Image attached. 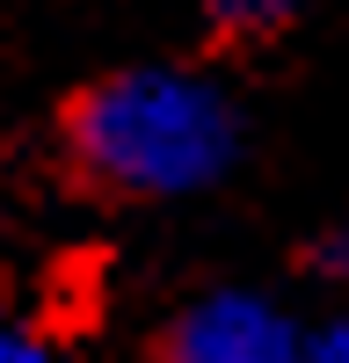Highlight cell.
I'll use <instances>...</instances> for the list:
<instances>
[{
  "instance_id": "cell-1",
  "label": "cell",
  "mask_w": 349,
  "mask_h": 363,
  "mask_svg": "<svg viewBox=\"0 0 349 363\" xmlns=\"http://www.w3.org/2000/svg\"><path fill=\"white\" fill-rule=\"evenodd\" d=\"M240 102L189 66H124L95 80L66 116V153L87 182L116 196H196L218 189L240 160Z\"/></svg>"
},
{
  "instance_id": "cell-2",
  "label": "cell",
  "mask_w": 349,
  "mask_h": 363,
  "mask_svg": "<svg viewBox=\"0 0 349 363\" xmlns=\"http://www.w3.org/2000/svg\"><path fill=\"white\" fill-rule=\"evenodd\" d=\"M160 363H313V335L262 291H204L167 320Z\"/></svg>"
},
{
  "instance_id": "cell-3",
  "label": "cell",
  "mask_w": 349,
  "mask_h": 363,
  "mask_svg": "<svg viewBox=\"0 0 349 363\" xmlns=\"http://www.w3.org/2000/svg\"><path fill=\"white\" fill-rule=\"evenodd\" d=\"M204 22L233 44H255V37H277V29L299 15V0H196Z\"/></svg>"
},
{
  "instance_id": "cell-4",
  "label": "cell",
  "mask_w": 349,
  "mask_h": 363,
  "mask_svg": "<svg viewBox=\"0 0 349 363\" xmlns=\"http://www.w3.org/2000/svg\"><path fill=\"white\" fill-rule=\"evenodd\" d=\"M313 277H328V284H349V218H335L328 233L313 240Z\"/></svg>"
},
{
  "instance_id": "cell-5",
  "label": "cell",
  "mask_w": 349,
  "mask_h": 363,
  "mask_svg": "<svg viewBox=\"0 0 349 363\" xmlns=\"http://www.w3.org/2000/svg\"><path fill=\"white\" fill-rule=\"evenodd\" d=\"M0 363H58V356H51L37 335H29V327H22L8 306H0Z\"/></svg>"
},
{
  "instance_id": "cell-6",
  "label": "cell",
  "mask_w": 349,
  "mask_h": 363,
  "mask_svg": "<svg viewBox=\"0 0 349 363\" xmlns=\"http://www.w3.org/2000/svg\"><path fill=\"white\" fill-rule=\"evenodd\" d=\"M313 363H349V320L313 327Z\"/></svg>"
}]
</instances>
